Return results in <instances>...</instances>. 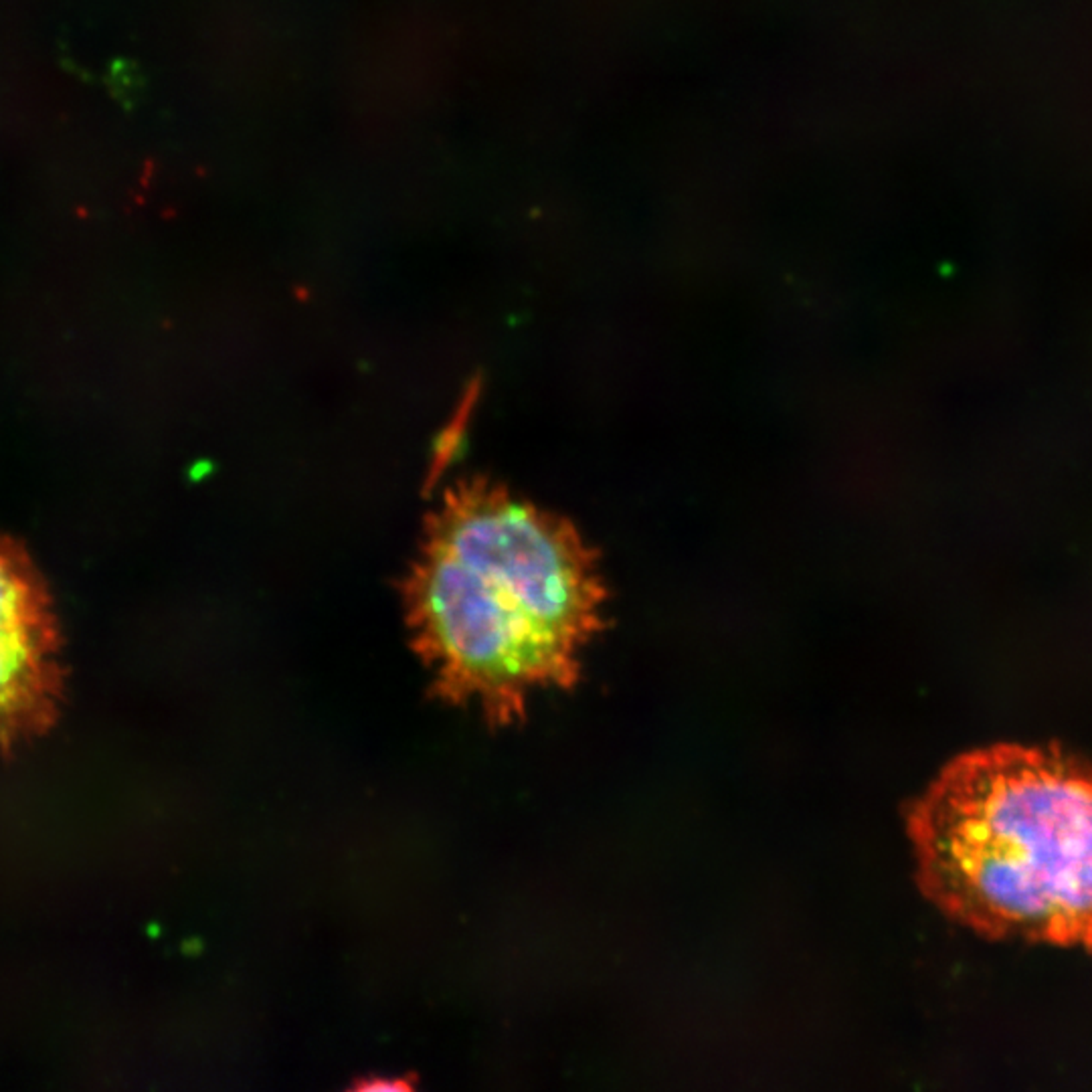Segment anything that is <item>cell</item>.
Segmentation results:
<instances>
[{
    "label": "cell",
    "instance_id": "cell-1",
    "mask_svg": "<svg viewBox=\"0 0 1092 1092\" xmlns=\"http://www.w3.org/2000/svg\"><path fill=\"white\" fill-rule=\"evenodd\" d=\"M413 650L437 698L512 726L540 690H571L605 629L595 549L565 516L488 478L453 484L403 579Z\"/></svg>",
    "mask_w": 1092,
    "mask_h": 1092
},
{
    "label": "cell",
    "instance_id": "cell-2",
    "mask_svg": "<svg viewBox=\"0 0 1092 1092\" xmlns=\"http://www.w3.org/2000/svg\"><path fill=\"white\" fill-rule=\"evenodd\" d=\"M916 882L992 939L1092 955V761L993 745L941 771L906 812Z\"/></svg>",
    "mask_w": 1092,
    "mask_h": 1092
},
{
    "label": "cell",
    "instance_id": "cell-3",
    "mask_svg": "<svg viewBox=\"0 0 1092 1092\" xmlns=\"http://www.w3.org/2000/svg\"><path fill=\"white\" fill-rule=\"evenodd\" d=\"M63 702L61 635L43 577L0 534V755L55 724Z\"/></svg>",
    "mask_w": 1092,
    "mask_h": 1092
},
{
    "label": "cell",
    "instance_id": "cell-4",
    "mask_svg": "<svg viewBox=\"0 0 1092 1092\" xmlns=\"http://www.w3.org/2000/svg\"><path fill=\"white\" fill-rule=\"evenodd\" d=\"M363 1090H407L411 1089V1082H407L403 1078H391V1080H373V1082H363L358 1086Z\"/></svg>",
    "mask_w": 1092,
    "mask_h": 1092
}]
</instances>
